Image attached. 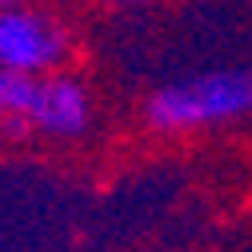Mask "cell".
<instances>
[{
    "label": "cell",
    "instance_id": "obj_1",
    "mask_svg": "<svg viewBox=\"0 0 252 252\" xmlns=\"http://www.w3.org/2000/svg\"><path fill=\"white\" fill-rule=\"evenodd\" d=\"M252 112V72L228 68V72H204L192 80L168 84L152 92L144 104V120L156 132H192L208 124L240 120Z\"/></svg>",
    "mask_w": 252,
    "mask_h": 252
},
{
    "label": "cell",
    "instance_id": "obj_2",
    "mask_svg": "<svg viewBox=\"0 0 252 252\" xmlns=\"http://www.w3.org/2000/svg\"><path fill=\"white\" fill-rule=\"evenodd\" d=\"M68 28L44 8H4L0 12V72L52 76L68 60Z\"/></svg>",
    "mask_w": 252,
    "mask_h": 252
},
{
    "label": "cell",
    "instance_id": "obj_3",
    "mask_svg": "<svg viewBox=\"0 0 252 252\" xmlns=\"http://www.w3.org/2000/svg\"><path fill=\"white\" fill-rule=\"evenodd\" d=\"M92 120V104H88V92L80 80L72 76H40V96H36V108H32V128L44 132V136H56V140H68V136H80Z\"/></svg>",
    "mask_w": 252,
    "mask_h": 252
},
{
    "label": "cell",
    "instance_id": "obj_4",
    "mask_svg": "<svg viewBox=\"0 0 252 252\" xmlns=\"http://www.w3.org/2000/svg\"><path fill=\"white\" fill-rule=\"evenodd\" d=\"M40 96V76L28 72H0V120L4 128H32V108Z\"/></svg>",
    "mask_w": 252,
    "mask_h": 252
},
{
    "label": "cell",
    "instance_id": "obj_5",
    "mask_svg": "<svg viewBox=\"0 0 252 252\" xmlns=\"http://www.w3.org/2000/svg\"><path fill=\"white\" fill-rule=\"evenodd\" d=\"M20 4V0H0V12H4V8H16Z\"/></svg>",
    "mask_w": 252,
    "mask_h": 252
},
{
    "label": "cell",
    "instance_id": "obj_6",
    "mask_svg": "<svg viewBox=\"0 0 252 252\" xmlns=\"http://www.w3.org/2000/svg\"><path fill=\"white\" fill-rule=\"evenodd\" d=\"M116 4H148V0H116Z\"/></svg>",
    "mask_w": 252,
    "mask_h": 252
},
{
    "label": "cell",
    "instance_id": "obj_7",
    "mask_svg": "<svg viewBox=\"0 0 252 252\" xmlns=\"http://www.w3.org/2000/svg\"><path fill=\"white\" fill-rule=\"evenodd\" d=\"M0 128H4V120H0Z\"/></svg>",
    "mask_w": 252,
    "mask_h": 252
}]
</instances>
